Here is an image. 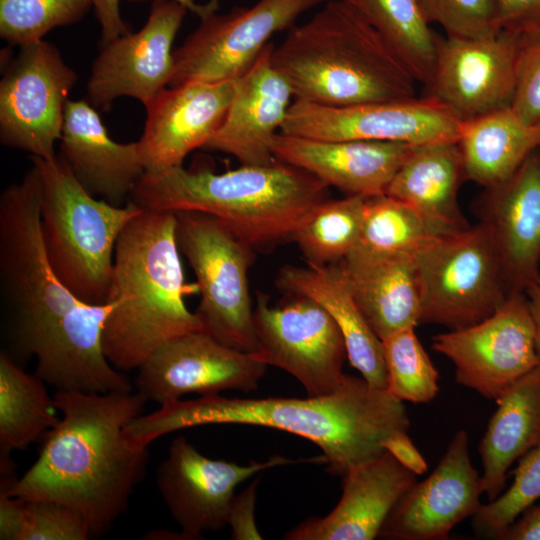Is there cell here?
I'll list each match as a JSON object with an SVG mask.
<instances>
[{
    "label": "cell",
    "instance_id": "cell-1",
    "mask_svg": "<svg viewBox=\"0 0 540 540\" xmlns=\"http://www.w3.org/2000/svg\"><path fill=\"white\" fill-rule=\"evenodd\" d=\"M42 177L32 162L0 195V296L9 350L20 366L36 360L35 374L56 391L131 392L102 347L112 305L78 299L56 276L40 225Z\"/></svg>",
    "mask_w": 540,
    "mask_h": 540
},
{
    "label": "cell",
    "instance_id": "cell-2",
    "mask_svg": "<svg viewBox=\"0 0 540 540\" xmlns=\"http://www.w3.org/2000/svg\"><path fill=\"white\" fill-rule=\"evenodd\" d=\"M53 399L61 418L34 464L0 494L68 505L84 516L92 537L101 536L146 475L148 447L130 445L124 430L147 400L137 391H56Z\"/></svg>",
    "mask_w": 540,
    "mask_h": 540
},
{
    "label": "cell",
    "instance_id": "cell-3",
    "mask_svg": "<svg viewBox=\"0 0 540 540\" xmlns=\"http://www.w3.org/2000/svg\"><path fill=\"white\" fill-rule=\"evenodd\" d=\"M265 426L305 438L326 459L327 471L342 477L349 468L385 451L392 434L408 431L403 402L362 376L345 374L334 392L307 398H229L219 394L176 400L140 415L124 434L135 447H148L160 436L199 425Z\"/></svg>",
    "mask_w": 540,
    "mask_h": 540
},
{
    "label": "cell",
    "instance_id": "cell-4",
    "mask_svg": "<svg viewBox=\"0 0 540 540\" xmlns=\"http://www.w3.org/2000/svg\"><path fill=\"white\" fill-rule=\"evenodd\" d=\"M174 212L143 210L122 230L115 248L102 330L103 352L122 372L137 369L153 352L202 330L185 304Z\"/></svg>",
    "mask_w": 540,
    "mask_h": 540
},
{
    "label": "cell",
    "instance_id": "cell-5",
    "mask_svg": "<svg viewBox=\"0 0 540 540\" xmlns=\"http://www.w3.org/2000/svg\"><path fill=\"white\" fill-rule=\"evenodd\" d=\"M327 199L324 182L277 160L223 173L183 166L145 171L129 201L143 210L212 215L255 252L268 253L292 242L305 215Z\"/></svg>",
    "mask_w": 540,
    "mask_h": 540
},
{
    "label": "cell",
    "instance_id": "cell-6",
    "mask_svg": "<svg viewBox=\"0 0 540 540\" xmlns=\"http://www.w3.org/2000/svg\"><path fill=\"white\" fill-rule=\"evenodd\" d=\"M271 61L297 100L350 106L416 97L417 80L398 53L341 0L292 26Z\"/></svg>",
    "mask_w": 540,
    "mask_h": 540
},
{
    "label": "cell",
    "instance_id": "cell-7",
    "mask_svg": "<svg viewBox=\"0 0 540 540\" xmlns=\"http://www.w3.org/2000/svg\"><path fill=\"white\" fill-rule=\"evenodd\" d=\"M42 177L41 236L56 276L81 301L106 303L117 240L143 209L115 206L87 192L62 156H31Z\"/></svg>",
    "mask_w": 540,
    "mask_h": 540
},
{
    "label": "cell",
    "instance_id": "cell-8",
    "mask_svg": "<svg viewBox=\"0 0 540 540\" xmlns=\"http://www.w3.org/2000/svg\"><path fill=\"white\" fill-rule=\"evenodd\" d=\"M174 213L177 246L195 275L200 294L195 313L202 331L236 350L255 352L248 271L256 252L212 215Z\"/></svg>",
    "mask_w": 540,
    "mask_h": 540
},
{
    "label": "cell",
    "instance_id": "cell-9",
    "mask_svg": "<svg viewBox=\"0 0 540 540\" xmlns=\"http://www.w3.org/2000/svg\"><path fill=\"white\" fill-rule=\"evenodd\" d=\"M415 257L420 324L465 328L493 314L509 296L495 246L480 222L433 239Z\"/></svg>",
    "mask_w": 540,
    "mask_h": 540
},
{
    "label": "cell",
    "instance_id": "cell-10",
    "mask_svg": "<svg viewBox=\"0 0 540 540\" xmlns=\"http://www.w3.org/2000/svg\"><path fill=\"white\" fill-rule=\"evenodd\" d=\"M253 325L258 358L295 377L308 396L332 393L342 384L347 359L343 335L312 299L288 295L273 306L268 295L258 292Z\"/></svg>",
    "mask_w": 540,
    "mask_h": 540
},
{
    "label": "cell",
    "instance_id": "cell-11",
    "mask_svg": "<svg viewBox=\"0 0 540 540\" xmlns=\"http://www.w3.org/2000/svg\"><path fill=\"white\" fill-rule=\"evenodd\" d=\"M77 73L59 50L41 40L19 47L0 82V142L54 159Z\"/></svg>",
    "mask_w": 540,
    "mask_h": 540
},
{
    "label": "cell",
    "instance_id": "cell-12",
    "mask_svg": "<svg viewBox=\"0 0 540 540\" xmlns=\"http://www.w3.org/2000/svg\"><path fill=\"white\" fill-rule=\"evenodd\" d=\"M327 1L258 0L226 14H207L174 50L169 86L240 78L275 33L290 29L303 13Z\"/></svg>",
    "mask_w": 540,
    "mask_h": 540
},
{
    "label": "cell",
    "instance_id": "cell-13",
    "mask_svg": "<svg viewBox=\"0 0 540 540\" xmlns=\"http://www.w3.org/2000/svg\"><path fill=\"white\" fill-rule=\"evenodd\" d=\"M462 119L427 95L326 106L294 99L281 133L316 140H372L423 146L457 142Z\"/></svg>",
    "mask_w": 540,
    "mask_h": 540
},
{
    "label": "cell",
    "instance_id": "cell-14",
    "mask_svg": "<svg viewBox=\"0 0 540 540\" xmlns=\"http://www.w3.org/2000/svg\"><path fill=\"white\" fill-rule=\"evenodd\" d=\"M432 348L452 362L457 384L495 402L540 365L525 293L510 294L478 323L435 335Z\"/></svg>",
    "mask_w": 540,
    "mask_h": 540
},
{
    "label": "cell",
    "instance_id": "cell-15",
    "mask_svg": "<svg viewBox=\"0 0 540 540\" xmlns=\"http://www.w3.org/2000/svg\"><path fill=\"white\" fill-rule=\"evenodd\" d=\"M296 462L325 463L322 456L291 460L275 455L247 465L210 459L184 436L177 435L159 464L156 483L168 511L188 540L227 526L235 488L263 470Z\"/></svg>",
    "mask_w": 540,
    "mask_h": 540
},
{
    "label": "cell",
    "instance_id": "cell-16",
    "mask_svg": "<svg viewBox=\"0 0 540 540\" xmlns=\"http://www.w3.org/2000/svg\"><path fill=\"white\" fill-rule=\"evenodd\" d=\"M188 8L177 0H153L144 26L100 47L87 82L89 102L107 111L120 97L146 106L171 80L172 49Z\"/></svg>",
    "mask_w": 540,
    "mask_h": 540
},
{
    "label": "cell",
    "instance_id": "cell-17",
    "mask_svg": "<svg viewBox=\"0 0 540 540\" xmlns=\"http://www.w3.org/2000/svg\"><path fill=\"white\" fill-rule=\"evenodd\" d=\"M267 365L255 352L222 344L202 330L179 336L153 352L138 368L135 390L159 405L187 394L256 390Z\"/></svg>",
    "mask_w": 540,
    "mask_h": 540
},
{
    "label": "cell",
    "instance_id": "cell-18",
    "mask_svg": "<svg viewBox=\"0 0 540 540\" xmlns=\"http://www.w3.org/2000/svg\"><path fill=\"white\" fill-rule=\"evenodd\" d=\"M519 45L520 36L505 31L487 38L438 36L428 95L462 120L510 106Z\"/></svg>",
    "mask_w": 540,
    "mask_h": 540
},
{
    "label": "cell",
    "instance_id": "cell-19",
    "mask_svg": "<svg viewBox=\"0 0 540 540\" xmlns=\"http://www.w3.org/2000/svg\"><path fill=\"white\" fill-rule=\"evenodd\" d=\"M464 429L454 433L432 473L399 499L378 537L390 540H442L476 513L483 494Z\"/></svg>",
    "mask_w": 540,
    "mask_h": 540
},
{
    "label": "cell",
    "instance_id": "cell-20",
    "mask_svg": "<svg viewBox=\"0 0 540 540\" xmlns=\"http://www.w3.org/2000/svg\"><path fill=\"white\" fill-rule=\"evenodd\" d=\"M238 79L191 82L161 90L145 107L138 140L146 171L183 166L186 156L204 148L225 119Z\"/></svg>",
    "mask_w": 540,
    "mask_h": 540
},
{
    "label": "cell",
    "instance_id": "cell-21",
    "mask_svg": "<svg viewBox=\"0 0 540 540\" xmlns=\"http://www.w3.org/2000/svg\"><path fill=\"white\" fill-rule=\"evenodd\" d=\"M480 223L495 246L509 295L525 293L540 276V153L533 152L479 200Z\"/></svg>",
    "mask_w": 540,
    "mask_h": 540
},
{
    "label": "cell",
    "instance_id": "cell-22",
    "mask_svg": "<svg viewBox=\"0 0 540 540\" xmlns=\"http://www.w3.org/2000/svg\"><path fill=\"white\" fill-rule=\"evenodd\" d=\"M268 43L252 66L238 78L224 121L203 149L229 154L243 166L275 163L273 141L281 131L293 93L271 61Z\"/></svg>",
    "mask_w": 540,
    "mask_h": 540
},
{
    "label": "cell",
    "instance_id": "cell-23",
    "mask_svg": "<svg viewBox=\"0 0 540 540\" xmlns=\"http://www.w3.org/2000/svg\"><path fill=\"white\" fill-rule=\"evenodd\" d=\"M417 475L388 451L352 466L342 476V495L324 517H312L285 534L286 540H372Z\"/></svg>",
    "mask_w": 540,
    "mask_h": 540
},
{
    "label": "cell",
    "instance_id": "cell-24",
    "mask_svg": "<svg viewBox=\"0 0 540 540\" xmlns=\"http://www.w3.org/2000/svg\"><path fill=\"white\" fill-rule=\"evenodd\" d=\"M415 147L390 141L316 140L279 132L273 154L347 196L371 197L385 193Z\"/></svg>",
    "mask_w": 540,
    "mask_h": 540
},
{
    "label": "cell",
    "instance_id": "cell-25",
    "mask_svg": "<svg viewBox=\"0 0 540 540\" xmlns=\"http://www.w3.org/2000/svg\"><path fill=\"white\" fill-rule=\"evenodd\" d=\"M60 142L62 158L87 192L115 206L128 203L146 171L138 141H114L97 109L79 99L67 103Z\"/></svg>",
    "mask_w": 540,
    "mask_h": 540
},
{
    "label": "cell",
    "instance_id": "cell-26",
    "mask_svg": "<svg viewBox=\"0 0 540 540\" xmlns=\"http://www.w3.org/2000/svg\"><path fill=\"white\" fill-rule=\"evenodd\" d=\"M276 285L284 294L304 296L322 306L343 335L350 364L371 386L387 389L382 341L361 312L340 263L286 265L280 269Z\"/></svg>",
    "mask_w": 540,
    "mask_h": 540
},
{
    "label": "cell",
    "instance_id": "cell-27",
    "mask_svg": "<svg viewBox=\"0 0 540 540\" xmlns=\"http://www.w3.org/2000/svg\"><path fill=\"white\" fill-rule=\"evenodd\" d=\"M340 264L361 312L381 340L420 324L421 288L415 254L355 248Z\"/></svg>",
    "mask_w": 540,
    "mask_h": 540
},
{
    "label": "cell",
    "instance_id": "cell-28",
    "mask_svg": "<svg viewBox=\"0 0 540 540\" xmlns=\"http://www.w3.org/2000/svg\"><path fill=\"white\" fill-rule=\"evenodd\" d=\"M463 180L457 142L417 146L399 167L385 194L406 203L440 234L447 235L469 227L458 203Z\"/></svg>",
    "mask_w": 540,
    "mask_h": 540
},
{
    "label": "cell",
    "instance_id": "cell-29",
    "mask_svg": "<svg viewBox=\"0 0 540 540\" xmlns=\"http://www.w3.org/2000/svg\"><path fill=\"white\" fill-rule=\"evenodd\" d=\"M496 404L478 445L481 486L489 501L503 492L509 468L540 442V365L513 384Z\"/></svg>",
    "mask_w": 540,
    "mask_h": 540
},
{
    "label": "cell",
    "instance_id": "cell-30",
    "mask_svg": "<svg viewBox=\"0 0 540 540\" xmlns=\"http://www.w3.org/2000/svg\"><path fill=\"white\" fill-rule=\"evenodd\" d=\"M458 146L465 179L486 188L509 179L540 147V126L526 124L511 108L462 121Z\"/></svg>",
    "mask_w": 540,
    "mask_h": 540
},
{
    "label": "cell",
    "instance_id": "cell-31",
    "mask_svg": "<svg viewBox=\"0 0 540 540\" xmlns=\"http://www.w3.org/2000/svg\"><path fill=\"white\" fill-rule=\"evenodd\" d=\"M45 382L2 350L0 353V451L9 455L44 439L57 424Z\"/></svg>",
    "mask_w": 540,
    "mask_h": 540
},
{
    "label": "cell",
    "instance_id": "cell-32",
    "mask_svg": "<svg viewBox=\"0 0 540 540\" xmlns=\"http://www.w3.org/2000/svg\"><path fill=\"white\" fill-rule=\"evenodd\" d=\"M373 26L394 48L417 82L429 86L438 35L419 0H341Z\"/></svg>",
    "mask_w": 540,
    "mask_h": 540
},
{
    "label": "cell",
    "instance_id": "cell-33",
    "mask_svg": "<svg viewBox=\"0 0 540 540\" xmlns=\"http://www.w3.org/2000/svg\"><path fill=\"white\" fill-rule=\"evenodd\" d=\"M366 197L327 199L302 219L292 238L306 264L326 266L344 260L359 244Z\"/></svg>",
    "mask_w": 540,
    "mask_h": 540
},
{
    "label": "cell",
    "instance_id": "cell-34",
    "mask_svg": "<svg viewBox=\"0 0 540 540\" xmlns=\"http://www.w3.org/2000/svg\"><path fill=\"white\" fill-rule=\"evenodd\" d=\"M439 236L442 234L416 210L384 193L366 197L356 248L375 253L416 254Z\"/></svg>",
    "mask_w": 540,
    "mask_h": 540
},
{
    "label": "cell",
    "instance_id": "cell-35",
    "mask_svg": "<svg viewBox=\"0 0 540 540\" xmlns=\"http://www.w3.org/2000/svg\"><path fill=\"white\" fill-rule=\"evenodd\" d=\"M381 341L387 370L386 390L402 402H431L439 391V374L415 328L397 331Z\"/></svg>",
    "mask_w": 540,
    "mask_h": 540
},
{
    "label": "cell",
    "instance_id": "cell-36",
    "mask_svg": "<svg viewBox=\"0 0 540 540\" xmlns=\"http://www.w3.org/2000/svg\"><path fill=\"white\" fill-rule=\"evenodd\" d=\"M91 7V0H0V36L19 47L35 43L78 22Z\"/></svg>",
    "mask_w": 540,
    "mask_h": 540
},
{
    "label": "cell",
    "instance_id": "cell-37",
    "mask_svg": "<svg viewBox=\"0 0 540 540\" xmlns=\"http://www.w3.org/2000/svg\"><path fill=\"white\" fill-rule=\"evenodd\" d=\"M540 499V442L519 459L510 487L481 504L472 516L477 537L499 540L506 529Z\"/></svg>",
    "mask_w": 540,
    "mask_h": 540
},
{
    "label": "cell",
    "instance_id": "cell-38",
    "mask_svg": "<svg viewBox=\"0 0 540 540\" xmlns=\"http://www.w3.org/2000/svg\"><path fill=\"white\" fill-rule=\"evenodd\" d=\"M19 498L16 540H87L89 525L76 509L48 499Z\"/></svg>",
    "mask_w": 540,
    "mask_h": 540
},
{
    "label": "cell",
    "instance_id": "cell-39",
    "mask_svg": "<svg viewBox=\"0 0 540 540\" xmlns=\"http://www.w3.org/2000/svg\"><path fill=\"white\" fill-rule=\"evenodd\" d=\"M430 24L447 36L487 38L501 29L496 0H419Z\"/></svg>",
    "mask_w": 540,
    "mask_h": 540
},
{
    "label": "cell",
    "instance_id": "cell-40",
    "mask_svg": "<svg viewBox=\"0 0 540 540\" xmlns=\"http://www.w3.org/2000/svg\"><path fill=\"white\" fill-rule=\"evenodd\" d=\"M510 106L526 124L540 126V35L520 37Z\"/></svg>",
    "mask_w": 540,
    "mask_h": 540
},
{
    "label": "cell",
    "instance_id": "cell-41",
    "mask_svg": "<svg viewBox=\"0 0 540 540\" xmlns=\"http://www.w3.org/2000/svg\"><path fill=\"white\" fill-rule=\"evenodd\" d=\"M91 1L101 30L100 47L130 32L128 24L123 20L120 14V0ZM177 1L185 5L189 11L198 15L200 19L211 12H216L217 9V7L210 2L201 5L196 3L195 0Z\"/></svg>",
    "mask_w": 540,
    "mask_h": 540
},
{
    "label": "cell",
    "instance_id": "cell-42",
    "mask_svg": "<svg viewBox=\"0 0 540 540\" xmlns=\"http://www.w3.org/2000/svg\"><path fill=\"white\" fill-rule=\"evenodd\" d=\"M502 31L520 37L540 35V0H496Z\"/></svg>",
    "mask_w": 540,
    "mask_h": 540
},
{
    "label": "cell",
    "instance_id": "cell-43",
    "mask_svg": "<svg viewBox=\"0 0 540 540\" xmlns=\"http://www.w3.org/2000/svg\"><path fill=\"white\" fill-rule=\"evenodd\" d=\"M259 479L252 482L245 490L235 495L230 507L227 526L231 528V537L235 540L262 539L255 524V500Z\"/></svg>",
    "mask_w": 540,
    "mask_h": 540
},
{
    "label": "cell",
    "instance_id": "cell-44",
    "mask_svg": "<svg viewBox=\"0 0 540 540\" xmlns=\"http://www.w3.org/2000/svg\"><path fill=\"white\" fill-rule=\"evenodd\" d=\"M383 447L402 466L415 475L420 476L427 472V462L413 444L408 431H399L392 434L383 442Z\"/></svg>",
    "mask_w": 540,
    "mask_h": 540
},
{
    "label": "cell",
    "instance_id": "cell-45",
    "mask_svg": "<svg viewBox=\"0 0 540 540\" xmlns=\"http://www.w3.org/2000/svg\"><path fill=\"white\" fill-rule=\"evenodd\" d=\"M499 540H540V505L526 509Z\"/></svg>",
    "mask_w": 540,
    "mask_h": 540
},
{
    "label": "cell",
    "instance_id": "cell-46",
    "mask_svg": "<svg viewBox=\"0 0 540 540\" xmlns=\"http://www.w3.org/2000/svg\"><path fill=\"white\" fill-rule=\"evenodd\" d=\"M525 295L534 323L536 350L540 359V276L528 287Z\"/></svg>",
    "mask_w": 540,
    "mask_h": 540
},
{
    "label": "cell",
    "instance_id": "cell-47",
    "mask_svg": "<svg viewBox=\"0 0 540 540\" xmlns=\"http://www.w3.org/2000/svg\"><path fill=\"white\" fill-rule=\"evenodd\" d=\"M145 539H180V540H188L187 537L182 533H175L171 531L166 530H152L148 532L145 537Z\"/></svg>",
    "mask_w": 540,
    "mask_h": 540
},
{
    "label": "cell",
    "instance_id": "cell-48",
    "mask_svg": "<svg viewBox=\"0 0 540 540\" xmlns=\"http://www.w3.org/2000/svg\"><path fill=\"white\" fill-rule=\"evenodd\" d=\"M538 152L540 153V147H539V149H538Z\"/></svg>",
    "mask_w": 540,
    "mask_h": 540
}]
</instances>
